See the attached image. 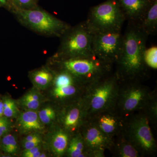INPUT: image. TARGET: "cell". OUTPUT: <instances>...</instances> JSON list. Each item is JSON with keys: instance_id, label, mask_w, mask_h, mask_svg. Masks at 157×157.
Masks as SVG:
<instances>
[{"instance_id": "obj_1", "label": "cell", "mask_w": 157, "mask_h": 157, "mask_svg": "<svg viewBox=\"0 0 157 157\" xmlns=\"http://www.w3.org/2000/svg\"><path fill=\"white\" fill-rule=\"evenodd\" d=\"M148 36L138 24L129 22L123 35L121 52L116 63L115 73L120 81L142 82L148 77V69L144 59Z\"/></svg>"}, {"instance_id": "obj_2", "label": "cell", "mask_w": 157, "mask_h": 157, "mask_svg": "<svg viewBox=\"0 0 157 157\" xmlns=\"http://www.w3.org/2000/svg\"><path fill=\"white\" fill-rule=\"evenodd\" d=\"M119 79L115 72L86 86L82 97L87 118L115 109Z\"/></svg>"}, {"instance_id": "obj_3", "label": "cell", "mask_w": 157, "mask_h": 157, "mask_svg": "<svg viewBox=\"0 0 157 157\" xmlns=\"http://www.w3.org/2000/svg\"><path fill=\"white\" fill-rule=\"evenodd\" d=\"M52 60L59 70L67 71L86 86L112 73L113 66L94 56Z\"/></svg>"}, {"instance_id": "obj_4", "label": "cell", "mask_w": 157, "mask_h": 157, "mask_svg": "<svg viewBox=\"0 0 157 157\" xmlns=\"http://www.w3.org/2000/svg\"><path fill=\"white\" fill-rule=\"evenodd\" d=\"M157 96L155 90L138 81H120L115 110L122 117L145 110Z\"/></svg>"}, {"instance_id": "obj_5", "label": "cell", "mask_w": 157, "mask_h": 157, "mask_svg": "<svg viewBox=\"0 0 157 157\" xmlns=\"http://www.w3.org/2000/svg\"><path fill=\"white\" fill-rule=\"evenodd\" d=\"M151 122L144 111L135 113L124 118L122 132L143 157L156 155L157 145Z\"/></svg>"}, {"instance_id": "obj_6", "label": "cell", "mask_w": 157, "mask_h": 157, "mask_svg": "<svg viewBox=\"0 0 157 157\" xmlns=\"http://www.w3.org/2000/svg\"><path fill=\"white\" fill-rule=\"evenodd\" d=\"M11 12L22 25L46 36L61 38L71 27L39 7L31 9H14Z\"/></svg>"}, {"instance_id": "obj_7", "label": "cell", "mask_w": 157, "mask_h": 157, "mask_svg": "<svg viewBox=\"0 0 157 157\" xmlns=\"http://www.w3.org/2000/svg\"><path fill=\"white\" fill-rule=\"evenodd\" d=\"M94 35L86 21L71 27L61 37L60 44L52 59L93 56L92 46Z\"/></svg>"}, {"instance_id": "obj_8", "label": "cell", "mask_w": 157, "mask_h": 157, "mask_svg": "<svg viewBox=\"0 0 157 157\" xmlns=\"http://www.w3.org/2000/svg\"><path fill=\"white\" fill-rule=\"evenodd\" d=\"M125 20L117 0H107L91 9L86 23L97 33L121 32Z\"/></svg>"}, {"instance_id": "obj_9", "label": "cell", "mask_w": 157, "mask_h": 157, "mask_svg": "<svg viewBox=\"0 0 157 157\" xmlns=\"http://www.w3.org/2000/svg\"><path fill=\"white\" fill-rule=\"evenodd\" d=\"M123 35L121 32L94 33L93 53L98 58L109 63H116L121 52Z\"/></svg>"}, {"instance_id": "obj_10", "label": "cell", "mask_w": 157, "mask_h": 157, "mask_svg": "<svg viewBox=\"0 0 157 157\" xmlns=\"http://www.w3.org/2000/svg\"><path fill=\"white\" fill-rule=\"evenodd\" d=\"M79 132L90 157H104L106 151H110L113 138L105 135L91 120L86 121Z\"/></svg>"}, {"instance_id": "obj_11", "label": "cell", "mask_w": 157, "mask_h": 157, "mask_svg": "<svg viewBox=\"0 0 157 157\" xmlns=\"http://www.w3.org/2000/svg\"><path fill=\"white\" fill-rule=\"evenodd\" d=\"M87 119L82 98L64 105L59 109L58 124L73 135L79 132Z\"/></svg>"}, {"instance_id": "obj_12", "label": "cell", "mask_w": 157, "mask_h": 157, "mask_svg": "<svg viewBox=\"0 0 157 157\" xmlns=\"http://www.w3.org/2000/svg\"><path fill=\"white\" fill-rule=\"evenodd\" d=\"M89 119L109 137L113 138L122 132L124 118L119 115L115 109L99 113Z\"/></svg>"}, {"instance_id": "obj_13", "label": "cell", "mask_w": 157, "mask_h": 157, "mask_svg": "<svg viewBox=\"0 0 157 157\" xmlns=\"http://www.w3.org/2000/svg\"><path fill=\"white\" fill-rule=\"evenodd\" d=\"M72 135L58 124L48 135L47 145L52 154L60 157L66 155Z\"/></svg>"}, {"instance_id": "obj_14", "label": "cell", "mask_w": 157, "mask_h": 157, "mask_svg": "<svg viewBox=\"0 0 157 157\" xmlns=\"http://www.w3.org/2000/svg\"><path fill=\"white\" fill-rule=\"evenodd\" d=\"M126 20L139 24L152 0H117Z\"/></svg>"}, {"instance_id": "obj_15", "label": "cell", "mask_w": 157, "mask_h": 157, "mask_svg": "<svg viewBox=\"0 0 157 157\" xmlns=\"http://www.w3.org/2000/svg\"><path fill=\"white\" fill-rule=\"evenodd\" d=\"M16 126L18 131L24 134L39 133L45 128L36 110H25L20 113L17 117Z\"/></svg>"}, {"instance_id": "obj_16", "label": "cell", "mask_w": 157, "mask_h": 157, "mask_svg": "<svg viewBox=\"0 0 157 157\" xmlns=\"http://www.w3.org/2000/svg\"><path fill=\"white\" fill-rule=\"evenodd\" d=\"M110 151L115 157H142L137 149L123 132L113 137Z\"/></svg>"}, {"instance_id": "obj_17", "label": "cell", "mask_w": 157, "mask_h": 157, "mask_svg": "<svg viewBox=\"0 0 157 157\" xmlns=\"http://www.w3.org/2000/svg\"><path fill=\"white\" fill-rule=\"evenodd\" d=\"M56 72L47 67H42L32 71L29 77L35 88L44 90L53 83Z\"/></svg>"}, {"instance_id": "obj_18", "label": "cell", "mask_w": 157, "mask_h": 157, "mask_svg": "<svg viewBox=\"0 0 157 157\" xmlns=\"http://www.w3.org/2000/svg\"><path fill=\"white\" fill-rule=\"evenodd\" d=\"M140 25L144 33L147 36L155 35L157 32V0H152Z\"/></svg>"}, {"instance_id": "obj_19", "label": "cell", "mask_w": 157, "mask_h": 157, "mask_svg": "<svg viewBox=\"0 0 157 157\" xmlns=\"http://www.w3.org/2000/svg\"><path fill=\"white\" fill-rule=\"evenodd\" d=\"M65 155L69 157H90L80 132L72 135Z\"/></svg>"}, {"instance_id": "obj_20", "label": "cell", "mask_w": 157, "mask_h": 157, "mask_svg": "<svg viewBox=\"0 0 157 157\" xmlns=\"http://www.w3.org/2000/svg\"><path fill=\"white\" fill-rule=\"evenodd\" d=\"M43 101V96L36 88L25 93L19 100L18 104L25 110H36L39 109Z\"/></svg>"}, {"instance_id": "obj_21", "label": "cell", "mask_w": 157, "mask_h": 157, "mask_svg": "<svg viewBox=\"0 0 157 157\" xmlns=\"http://www.w3.org/2000/svg\"><path fill=\"white\" fill-rule=\"evenodd\" d=\"M2 138L0 144L1 149L8 154H16L19 150V146L16 137L8 133Z\"/></svg>"}, {"instance_id": "obj_22", "label": "cell", "mask_w": 157, "mask_h": 157, "mask_svg": "<svg viewBox=\"0 0 157 157\" xmlns=\"http://www.w3.org/2000/svg\"><path fill=\"white\" fill-rule=\"evenodd\" d=\"M2 101L4 116L9 118H17L20 113L17 102L9 97L3 98Z\"/></svg>"}, {"instance_id": "obj_23", "label": "cell", "mask_w": 157, "mask_h": 157, "mask_svg": "<svg viewBox=\"0 0 157 157\" xmlns=\"http://www.w3.org/2000/svg\"><path fill=\"white\" fill-rule=\"evenodd\" d=\"M59 110L57 111L53 107H44L39 111L38 115L40 121L43 124H52L58 118Z\"/></svg>"}, {"instance_id": "obj_24", "label": "cell", "mask_w": 157, "mask_h": 157, "mask_svg": "<svg viewBox=\"0 0 157 157\" xmlns=\"http://www.w3.org/2000/svg\"><path fill=\"white\" fill-rule=\"evenodd\" d=\"M144 59L146 66L149 68L157 70V46H152L149 48H146L144 53Z\"/></svg>"}, {"instance_id": "obj_25", "label": "cell", "mask_w": 157, "mask_h": 157, "mask_svg": "<svg viewBox=\"0 0 157 157\" xmlns=\"http://www.w3.org/2000/svg\"><path fill=\"white\" fill-rule=\"evenodd\" d=\"M42 141V137L39 133H31L23 139V147L24 150L29 149L40 145Z\"/></svg>"}, {"instance_id": "obj_26", "label": "cell", "mask_w": 157, "mask_h": 157, "mask_svg": "<svg viewBox=\"0 0 157 157\" xmlns=\"http://www.w3.org/2000/svg\"><path fill=\"white\" fill-rule=\"evenodd\" d=\"M9 1L12 6V11L14 9H35L39 7L38 5V0H9Z\"/></svg>"}, {"instance_id": "obj_27", "label": "cell", "mask_w": 157, "mask_h": 157, "mask_svg": "<svg viewBox=\"0 0 157 157\" xmlns=\"http://www.w3.org/2000/svg\"><path fill=\"white\" fill-rule=\"evenodd\" d=\"M151 122L152 125L155 128L157 121V96L151 100L145 110H143Z\"/></svg>"}, {"instance_id": "obj_28", "label": "cell", "mask_w": 157, "mask_h": 157, "mask_svg": "<svg viewBox=\"0 0 157 157\" xmlns=\"http://www.w3.org/2000/svg\"><path fill=\"white\" fill-rule=\"evenodd\" d=\"M9 118L0 117V138L9 133L11 128V123Z\"/></svg>"}, {"instance_id": "obj_29", "label": "cell", "mask_w": 157, "mask_h": 157, "mask_svg": "<svg viewBox=\"0 0 157 157\" xmlns=\"http://www.w3.org/2000/svg\"><path fill=\"white\" fill-rule=\"evenodd\" d=\"M41 150V144L38 146L29 149L24 150L21 156L24 157H32V155L35 153Z\"/></svg>"}, {"instance_id": "obj_30", "label": "cell", "mask_w": 157, "mask_h": 157, "mask_svg": "<svg viewBox=\"0 0 157 157\" xmlns=\"http://www.w3.org/2000/svg\"><path fill=\"white\" fill-rule=\"evenodd\" d=\"M0 6L4 7L9 11H12V6L9 0H0Z\"/></svg>"}, {"instance_id": "obj_31", "label": "cell", "mask_w": 157, "mask_h": 157, "mask_svg": "<svg viewBox=\"0 0 157 157\" xmlns=\"http://www.w3.org/2000/svg\"><path fill=\"white\" fill-rule=\"evenodd\" d=\"M4 116V107L2 100L0 99V117Z\"/></svg>"}, {"instance_id": "obj_32", "label": "cell", "mask_w": 157, "mask_h": 157, "mask_svg": "<svg viewBox=\"0 0 157 157\" xmlns=\"http://www.w3.org/2000/svg\"><path fill=\"white\" fill-rule=\"evenodd\" d=\"M1 6H0V8H1Z\"/></svg>"}]
</instances>
